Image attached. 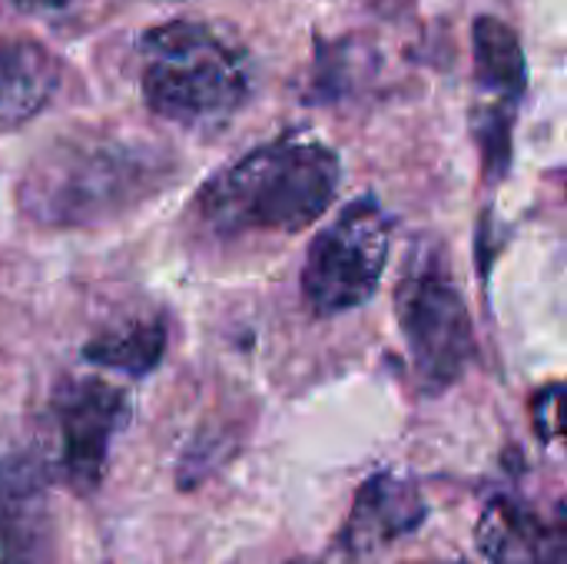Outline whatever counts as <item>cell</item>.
Segmentation results:
<instances>
[{
    "mask_svg": "<svg viewBox=\"0 0 567 564\" xmlns=\"http://www.w3.org/2000/svg\"><path fill=\"white\" fill-rule=\"evenodd\" d=\"M169 176L173 160L150 143L110 133L63 136L33 156L17 203L40 226L80 229L136 209Z\"/></svg>",
    "mask_w": 567,
    "mask_h": 564,
    "instance_id": "1",
    "label": "cell"
},
{
    "mask_svg": "<svg viewBox=\"0 0 567 564\" xmlns=\"http://www.w3.org/2000/svg\"><path fill=\"white\" fill-rule=\"evenodd\" d=\"M339 180V156L326 143L282 136L216 173L203 186L196 209L203 223L226 239L252 233L292 236L329 209Z\"/></svg>",
    "mask_w": 567,
    "mask_h": 564,
    "instance_id": "2",
    "label": "cell"
},
{
    "mask_svg": "<svg viewBox=\"0 0 567 564\" xmlns=\"http://www.w3.org/2000/svg\"><path fill=\"white\" fill-rule=\"evenodd\" d=\"M146 106L186 130L229 123L249 96L246 57L196 20H169L140 37Z\"/></svg>",
    "mask_w": 567,
    "mask_h": 564,
    "instance_id": "3",
    "label": "cell"
},
{
    "mask_svg": "<svg viewBox=\"0 0 567 564\" xmlns=\"http://www.w3.org/2000/svg\"><path fill=\"white\" fill-rule=\"evenodd\" d=\"M395 319L425 392L455 386L475 359V329L442 243L422 239L395 286Z\"/></svg>",
    "mask_w": 567,
    "mask_h": 564,
    "instance_id": "4",
    "label": "cell"
},
{
    "mask_svg": "<svg viewBox=\"0 0 567 564\" xmlns=\"http://www.w3.org/2000/svg\"><path fill=\"white\" fill-rule=\"evenodd\" d=\"M392 216L362 196L316 236L302 266V299L316 316H342L365 306L385 273Z\"/></svg>",
    "mask_w": 567,
    "mask_h": 564,
    "instance_id": "5",
    "label": "cell"
},
{
    "mask_svg": "<svg viewBox=\"0 0 567 564\" xmlns=\"http://www.w3.org/2000/svg\"><path fill=\"white\" fill-rule=\"evenodd\" d=\"M130 419L123 389L100 376L63 379L50 399L53 469L76 495H93L106 475L110 449Z\"/></svg>",
    "mask_w": 567,
    "mask_h": 564,
    "instance_id": "6",
    "label": "cell"
},
{
    "mask_svg": "<svg viewBox=\"0 0 567 564\" xmlns=\"http://www.w3.org/2000/svg\"><path fill=\"white\" fill-rule=\"evenodd\" d=\"M475 83L482 93L475 113V136L482 146L485 173L502 176L512 160V123L515 106L525 93L528 66L515 30L498 17H478L472 30Z\"/></svg>",
    "mask_w": 567,
    "mask_h": 564,
    "instance_id": "7",
    "label": "cell"
},
{
    "mask_svg": "<svg viewBox=\"0 0 567 564\" xmlns=\"http://www.w3.org/2000/svg\"><path fill=\"white\" fill-rule=\"evenodd\" d=\"M0 564H56L47 469L23 452L0 455Z\"/></svg>",
    "mask_w": 567,
    "mask_h": 564,
    "instance_id": "8",
    "label": "cell"
},
{
    "mask_svg": "<svg viewBox=\"0 0 567 564\" xmlns=\"http://www.w3.org/2000/svg\"><path fill=\"white\" fill-rule=\"evenodd\" d=\"M475 542L492 564H567L565 505L555 502L548 515L515 495H498L485 505Z\"/></svg>",
    "mask_w": 567,
    "mask_h": 564,
    "instance_id": "9",
    "label": "cell"
},
{
    "mask_svg": "<svg viewBox=\"0 0 567 564\" xmlns=\"http://www.w3.org/2000/svg\"><path fill=\"white\" fill-rule=\"evenodd\" d=\"M429 515L419 485L402 472L372 475L352 502L349 522L342 529V545L349 555H375L392 542L412 535Z\"/></svg>",
    "mask_w": 567,
    "mask_h": 564,
    "instance_id": "10",
    "label": "cell"
},
{
    "mask_svg": "<svg viewBox=\"0 0 567 564\" xmlns=\"http://www.w3.org/2000/svg\"><path fill=\"white\" fill-rule=\"evenodd\" d=\"M56 86L60 63L43 43L0 33V133L30 123L53 100Z\"/></svg>",
    "mask_w": 567,
    "mask_h": 564,
    "instance_id": "11",
    "label": "cell"
},
{
    "mask_svg": "<svg viewBox=\"0 0 567 564\" xmlns=\"http://www.w3.org/2000/svg\"><path fill=\"white\" fill-rule=\"evenodd\" d=\"M166 352V326L159 319H133L120 329H110L83 346V359L96 369L123 376H150Z\"/></svg>",
    "mask_w": 567,
    "mask_h": 564,
    "instance_id": "12",
    "label": "cell"
},
{
    "mask_svg": "<svg viewBox=\"0 0 567 564\" xmlns=\"http://www.w3.org/2000/svg\"><path fill=\"white\" fill-rule=\"evenodd\" d=\"M73 0H0L3 10L20 13V17H47V13H60L63 7H70Z\"/></svg>",
    "mask_w": 567,
    "mask_h": 564,
    "instance_id": "13",
    "label": "cell"
},
{
    "mask_svg": "<svg viewBox=\"0 0 567 564\" xmlns=\"http://www.w3.org/2000/svg\"><path fill=\"white\" fill-rule=\"evenodd\" d=\"M286 564H322V562H312V558H292V562Z\"/></svg>",
    "mask_w": 567,
    "mask_h": 564,
    "instance_id": "14",
    "label": "cell"
},
{
    "mask_svg": "<svg viewBox=\"0 0 567 564\" xmlns=\"http://www.w3.org/2000/svg\"><path fill=\"white\" fill-rule=\"evenodd\" d=\"M425 564H435V562H425ZM439 564H452V562H439Z\"/></svg>",
    "mask_w": 567,
    "mask_h": 564,
    "instance_id": "15",
    "label": "cell"
}]
</instances>
